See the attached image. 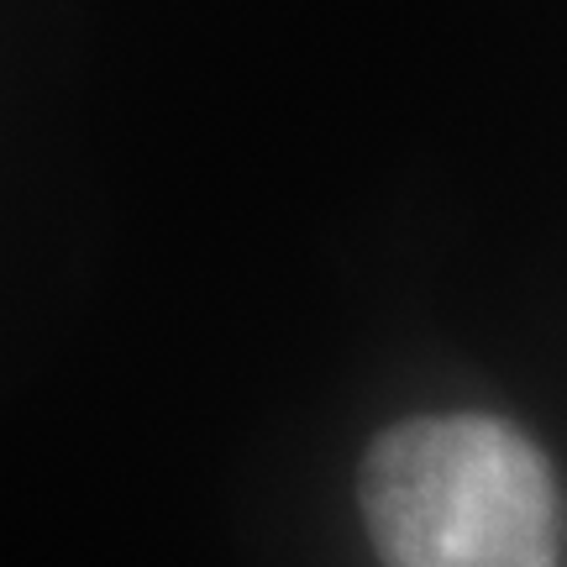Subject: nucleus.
<instances>
[{"label":"nucleus","mask_w":567,"mask_h":567,"mask_svg":"<svg viewBox=\"0 0 567 567\" xmlns=\"http://www.w3.org/2000/svg\"><path fill=\"white\" fill-rule=\"evenodd\" d=\"M384 567H557L563 499L547 457L488 415L379 431L358 473Z\"/></svg>","instance_id":"1"}]
</instances>
